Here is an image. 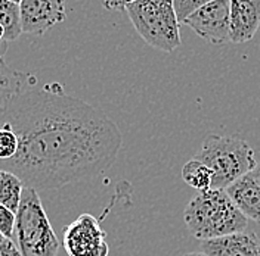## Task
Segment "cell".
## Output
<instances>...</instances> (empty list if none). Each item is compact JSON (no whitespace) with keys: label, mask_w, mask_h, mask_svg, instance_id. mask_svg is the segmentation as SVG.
<instances>
[{"label":"cell","mask_w":260,"mask_h":256,"mask_svg":"<svg viewBox=\"0 0 260 256\" xmlns=\"http://www.w3.org/2000/svg\"><path fill=\"white\" fill-rule=\"evenodd\" d=\"M19 140L16 155L0 169L27 187L53 190L93 178L113 165L123 144L117 124L58 82L36 86L30 75L0 112Z\"/></svg>","instance_id":"1"},{"label":"cell","mask_w":260,"mask_h":256,"mask_svg":"<svg viewBox=\"0 0 260 256\" xmlns=\"http://www.w3.org/2000/svg\"><path fill=\"white\" fill-rule=\"evenodd\" d=\"M188 231L204 241L241 233L247 228V218L232 202L226 190L210 189L198 192L183 212Z\"/></svg>","instance_id":"2"},{"label":"cell","mask_w":260,"mask_h":256,"mask_svg":"<svg viewBox=\"0 0 260 256\" xmlns=\"http://www.w3.org/2000/svg\"><path fill=\"white\" fill-rule=\"evenodd\" d=\"M213 171L211 189L226 190L231 184L250 174L257 162L251 146L241 137L209 134L194 156Z\"/></svg>","instance_id":"3"},{"label":"cell","mask_w":260,"mask_h":256,"mask_svg":"<svg viewBox=\"0 0 260 256\" xmlns=\"http://www.w3.org/2000/svg\"><path fill=\"white\" fill-rule=\"evenodd\" d=\"M22 256H58L59 240L50 225L39 192L32 187L24 189L16 210L14 237Z\"/></svg>","instance_id":"4"},{"label":"cell","mask_w":260,"mask_h":256,"mask_svg":"<svg viewBox=\"0 0 260 256\" xmlns=\"http://www.w3.org/2000/svg\"><path fill=\"white\" fill-rule=\"evenodd\" d=\"M126 14L151 48L172 53L182 45L173 0H136L126 8Z\"/></svg>","instance_id":"5"},{"label":"cell","mask_w":260,"mask_h":256,"mask_svg":"<svg viewBox=\"0 0 260 256\" xmlns=\"http://www.w3.org/2000/svg\"><path fill=\"white\" fill-rule=\"evenodd\" d=\"M62 246L68 256H108L110 253L107 233L90 214H81L65 227Z\"/></svg>","instance_id":"6"},{"label":"cell","mask_w":260,"mask_h":256,"mask_svg":"<svg viewBox=\"0 0 260 256\" xmlns=\"http://www.w3.org/2000/svg\"><path fill=\"white\" fill-rule=\"evenodd\" d=\"M182 24L211 45L231 43V0H214L195 11Z\"/></svg>","instance_id":"7"},{"label":"cell","mask_w":260,"mask_h":256,"mask_svg":"<svg viewBox=\"0 0 260 256\" xmlns=\"http://www.w3.org/2000/svg\"><path fill=\"white\" fill-rule=\"evenodd\" d=\"M22 32L42 35L65 19V0H22L19 5Z\"/></svg>","instance_id":"8"},{"label":"cell","mask_w":260,"mask_h":256,"mask_svg":"<svg viewBox=\"0 0 260 256\" xmlns=\"http://www.w3.org/2000/svg\"><path fill=\"white\" fill-rule=\"evenodd\" d=\"M201 252L206 256H260V236L253 231H241L204 240Z\"/></svg>","instance_id":"9"},{"label":"cell","mask_w":260,"mask_h":256,"mask_svg":"<svg viewBox=\"0 0 260 256\" xmlns=\"http://www.w3.org/2000/svg\"><path fill=\"white\" fill-rule=\"evenodd\" d=\"M260 27V0H231V43L250 41Z\"/></svg>","instance_id":"10"},{"label":"cell","mask_w":260,"mask_h":256,"mask_svg":"<svg viewBox=\"0 0 260 256\" xmlns=\"http://www.w3.org/2000/svg\"><path fill=\"white\" fill-rule=\"evenodd\" d=\"M226 193L247 220L260 224V183L247 174L226 189Z\"/></svg>","instance_id":"11"},{"label":"cell","mask_w":260,"mask_h":256,"mask_svg":"<svg viewBox=\"0 0 260 256\" xmlns=\"http://www.w3.org/2000/svg\"><path fill=\"white\" fill-rule=\"evenodd\" d=\"M25 189L24 181L9 171L0 173V205L15 212L19 208L22 193Z\"/></svg>","instance_id":"12"},{"label":"cell","mask_w":260,"mask_h":256,"mask_svg":"<svg viewBox=\"0 0 260 256\" xmlns=\"http://www.w3.org/2000/svg\"><path fill=\"white\" fill-rule=\"evenodd\" d=\"M30 74L11 69L5 61H0V112L6 108L11 97L22 89Z\"/></svg>","instance_id":"13"},{"label":"cell","mask_w":260,"mask_h":256,"mask_svg":"<svg viewBox=\"0 0 260 256\" xmlns=\"http://www.w3.org/2000/svg\"><path fill=\"white\" fill-rule=\"evenodd\" d=\"M182 178L188 186H191L197 192H206L211 189L213 171L201 160L192 158L183 165Z\"/></svg>","instance_id":"14"},{"label":"cell","mask_w":260,"mask_h":256,"mask_svg":"<svg viewBox=\"0 0 260 256\" xmlns=\"http://www.w3.org/2000/svg\"><path fill=\"white\" fill-rule=\"evenodd\" d=\"M0 25L5 28L6 41H15L22 34L19 5L9 0H0Z\"/></svg>","instance_id":"15"},{"label":"cell","mask_w":260,"mask_h":256,"mask_svg":"<svg viewBox=\"0 0 260 256\" xmlns=\"http://www.w3.org/2000/svg\"><path fill=\"white\" fill-rule=\"evenodd\" d=\"M211 2L214 0H173V6L179 22L182 24L191 14H194L195 11H198L200 8L209 5Z\"/></svg>","instance_id":"16"},{"label":"cell","mask_w":260,"mask_h":256,"mask_svg":"<svg viewBox=\"0 0 260 256\" xmlns=\"http://www.w3.org/2000/svg\"><path fill=\"white\" fill-rule=\"evenodd\" d=\"M16 214L11 209L0 205V233L6 239L14 237V230H15Z\"/></svg>","instance_id":"17"},{"label":"cell","mask_w":260,"mask_h":256,"mask_svg":"<svg viewBox=\"0 0 260 256\" xmlns=\"http://www.w3.org/2000/svg\"><path fill=\"white\" fill-rule=\"evenodd\" d=\"M0 256H22L16 243L12 239L3 237L0 240Z\"/></svg>","instance_id":"18"},{"label":"cell","mask_w":260,"mask_h":256,"mask_svg":"<svg viewBox=\"0 0 260 256\" xmlns=\"http://www.w3.org/2000/svg\"><path fill=\"white\" fill-rule=\"evenodd\" d=\"M136 0H104V6L108 11H126V8Z\"/></svg>","instance_id":"19"},{"label":"cell","mask_w":260,"mask_h":256,"mask_svg":"<svg viewBox=\"0 0 260 256\" xmlns=\"http://www.w3.org/2000/svg\"><path fill=\"white\" fill-rule=\"evenodd\" d=\"M250 174L254 177V178H256V180H257V181L260 183V163H257V165H256V168H254V169H253Z\"/></svg>","instance_id":"20"},{"label":"cell","mask_w":260,"mask_h":256,"mask_svg":"<svg viewBox=\"0 0 260 256\" xmlns=\"http://www.w3.org/2000/svg\"><path fill=\"white\" fill-rule=\"evenodd\" d=\"M6 41V32H5V28L0 25V43H5Z\"/></svg>","instance_id":"21"},{"label":"cell","mask_w":260,"mask_h":256,"mask_svg":"<svg viewBox=\"0 0 260 256\" xmlns=\"http://www.w3.org/2000/svg\"><path fill=\"white\" fill-rule=\"evenodd\" d=\"M183 256H206L203 252H191V253H186V255Z\"/></svg>","instance_id":"22"},{"label":"cell","mask_w":260,"mask_h":256,"mask_svg":"<svg viewBox=\"0 0 260 256\" xmlns=\"http://www.w3.org/2000/svg\"><path fill=\"white\" fill-rule=\"evenodd\" d=\"M9 2H12V3H15V5H21L22 0H9Z\"/></svg>","instance_id":"23"},{"label":"cell","mask_w":260,"mask_h":256,"mask_svg":"<svg viewBox=\"0 0 260 256\" xmlns=\"http://www.w3.org/2000/svg\"><path fill=\"white\" fill-rule=\"evenodd\" d=\"M2 239H3V234H2V233H0V240H2Z\"/></svg>","instance_id":"24"},{"label":"cell","mask_w":260,"mask_h":256,"mask_svg":"<svg viewBox=\"0 0 260 256\" xmlns=\"http://www.w3.org/2000/svg\"><path fill=\"white\" fill-rule=\"evenodd\" d=\"M0 173H2V169H0Z\"/></svg>","instance_id":"25"}]
</instances>
